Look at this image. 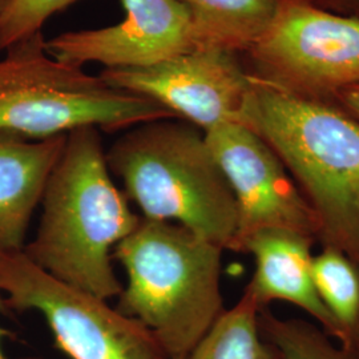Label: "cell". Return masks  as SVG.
<instances>
[{
  "label": "cell",
  "mask_w": 359,
  "mask_h": 359,
  "mask_svg": "<svg viewBox=\"0 0 359 359\" xmlns=\"http://www.w3.org/2000/svg\"><path fill=\"white\" fill-rule=\"evenodd\" d=\"M206 144L231 187L237 205L233 252L257 231H293L318 241V224L287 169L252 129L226 123L209 129Z\"/></svg>",
  "instance_id": "ba28073f"
},
{
  "label": "cell",
  "mask_w": 359,
  "mask_h": 359,
  "mask_svg": "<svg viewBox=\"0 0 359 359\" xmlns=\"http://www.w3.org/2000/svg\"><path fill=\"white\" fill-rule=\"evenodd\" d=\"M314 6L329 13L359 18V0H310Z\"/></svg>",
  "instance_id": "ac0fdd59"
},
{
  "label": "cell",
  "mask_w": 359,
  "mask_h": 359,
  "mask_svg": "<svg viewBox=\"0 0 359 359\" xmlns=\"http://www.w3.org/2000/svg\"><path fill=\"white\" fill-rule=\"evenodd\" d=\"M192 19L196 48L245 55L269 28L277 0H180Z\"/></svg>",
  "instance_id": "4fadbf2b"
},
{
  "label": "cell",
  "mask_w": 359,
  "mask_h": 359,
  "mask_svg": "<svg viewBox=\"0 0 359 359\" xmlns=\"http://www.w3.org/2000/svg\"><path fill=\"white\" fill-rule=\"evenodd\" d=\"M4 3H6V0H0V13H1V10H3V7H4Z\"/></svg>",
  "instance_id": "44dd1931"
},
{
  "label": "cell",
  "mask_w": 359,
  "mask_h": 359,
  "mask_svg": "<svg viewBox=\"0 0 359 359\" xmlns=\"http://www.w3.org/2000/svg\"><path fill=\"white\" fill-rule=\"evenodd\" d=\"M241 124L294 180L317 219L318 243L359 265V118L338 103L295 97L253 79Z\"/></svg>",
  "instance_id": "7a4b0ae2"
},
{
  "label": "cell",
  "mask_w": 359,
  "mask_h": 359,
  "mask_svg": "<svg viewBox=\"0 0 359 359\" xmlns=\"http://www.w3.org/2000/svg\"><path fill=\"white\" fill-rule=\"evenodd\" d=\"M126 16L114 26L69 31L46 40V52L65 65L104 69L145 68L196 48L192 19L180 0H121Z\"/></svg>",
  "instance_id": "30bf717a"
},
{
  "label": "cell",
  "mask_w": 359,
  "mask_h": 359,
  "mask_svg": "<svg viewBox=\"0 0 359 359\" xmlns=\"http://www.w3.org/2000/svg\"><path fill=\"white\" fill-rule=\"evenodd\" d=\"M335 103L339 104L348 114L359 118V86L350 87L342 90L338 96Z\"/></svg>",
  "instance_id": "d6986e66"
},
{
  "label": "cell",
  "mask_w": 359,
  "mask_h": 359,
  "mask_svg": "<svg viewBox=\"0 0 359 359\" xmlns=\"http://www.w3.org/2000/svg\"><path fill=\"white\" fill-rule=\"evenodd\" d=\"M259 329L283 359H359L358 350L335 345L321 327L310 322L283 320L262 310Z\"/></svg>",
  "instance_id": "2e32d148"
},
{
  "label": "cell",
  "mask_w": 359,
  "mask_h": 359,
  "mask_svg": "<svg viewBox=\"0 0 359 359\" xmlns=\"http://www.w3.org/2000/svg\"><path fill=\"white\" fill-rule=\"evenodd\" d=\"M10 309L7 306V302H6V297H3L1 294V290H0V313H7ZM3 337H13V333L11 332H8V330H6V329H3V327H0V359H8L7 358V355L4 354V351H3V348H1V338ZM22 359H43L39 358V357H28V358H22Z\"/></svg>",
  "instance_id": "ffe728a7"
},
{
  "label": "cell",
  "mask_w": 359,
  "mask_h": 359,
  "mask_svg": "<svg viewBox=\"0 0 359 359\" xmlns=\"http://www.w3.org/2000/svg\"><path fill=\"white\" fill-rule=\"evenodd\" d=\"M107 164L142 217L176 222L222 250H233L237 205L201 129L164 118L127 129Z\"/></svg>",
  "instance_id": "277c9868"
},
{
  "label": "cell",
  "mask_w": 359,
  "mask_h": 359,
  "mask_svg": "<svg viewBox=\"0 0 359 359\" xmlns=\"http://www.w3.org/2000/svg\"><path fill=\"white\" fill-rule=\"evenodd\" d=\"M314 244L313 240L293 231L268 229L252 234L238 250L252 255L256 261L253 278L246 289L256 298L261 310L277 301L302 309L339 344V327L323 305L313 281L311 246Z\"/></svg>",
  "instance_id": "8fae6325"
},
{
  "label": "cell",
  "mask_w": 359,
  "mask_h": 359,
  "mask_svg": "<svg viewBox=\"0 0 359 359\" xmlns=\"http://www.w3.org/2000/svg\"><path fill=\"white\" fill-rule=\"evenodd\" d=\"M262 310L245 289L238 302L225 310L187 359H280L259 329Z\"/></svg>",
  "instance_id": "5bb4252c"
},
{
  "label": "cell",
  "mask_w": 359,
  "mask_h": 359,
  "mask_svg": "<svg viewBox=\"0 0 359 359\" xmlns=\"http://www.w3.org/2000/svg\"><path fill=\"white\" fill-rule=\"evenodd\" d=\"M79 0H6L0 13V50L41 32L44 23Z\"/></svg>",
  "instance_id": "e0dca14e"
},
{
  "label": "cell",
  "mask_w": 359,
  "mask_h": 359,
  "mask_svg": "<svg viewBox=\"0 0 359 359\" xmlns=\"http://www.w3.org/2000/svg\"><path fill=\"white\" fill-rule=\"evenodd\" d=\"M41 204L36 237L23 253L59 281L104 301L121 294L112 250L142 217L112 181L100 129L81 127L67 133Z\"/></svg>",
  "instance_id": "6da1fadb"
},
{
  "label": "cell",
  "mask_w": 359,
  "mask_h": 359,
  "mask_svg": "<svg viewBox=\"0 0 359 359\" xmlns=\"http://www.w3.org/2000/svg\"><path fill=\"white\" fill-rule=\"evenodd\" d=\"M65 135L28 140L0 132V250H23L27 231L41 203Z\"/></svg>",
  "instance_id": "7c38bea8"
},
{
  "label": "cell",
  "mask_w": 359,
  "mask_h": 359,
  "mask_svg": "<svg viewBox=\"0 0 359 359\" xmlns=\"http://www.w3.org/2000/svg\"><path fill=\"white\" fill-rule=\"evenodd\" d=\"M188 357H181V358H172V359H187Z\"/></svg>",
  "instance_id": "7402d4cb"
},
{
  "label": "cell",
  "mask_w": 359,
  "mask_h": 359,
  "mask_svg": "<svg viewBox=\"0 0 359 359\" xmlns=\"http://www.w3.org/2000/svg\"><path fill=\"white\" fill-rule=\"evenodd\" d=\"M109 86L148 97L204 133L240 123L253 79L240 55L218 48H194L145 68L103 69Z\"/></svg>",
  "instance_id": "9c48e42d"
},
{
  "label": "cell",
  "mask_w": 359,
  "mask_h": 359,
  "mask_svg": "<svg viewBox=\"0 0 359 359\" xmlns=\"http://www.w3.org/2000/svg\"><path fill=\"white\" fill-rule=\"evenodd\" d=\"M280 359H283V358H281V355H280Z\"/></svg>",
  "instance_id": "603a6c76"
},
{
  "label": "cell",
  "mask_w": 359,
  "mask_h": 359,
  "mask_svg": "<svg viewBox=\"0 0 359 359\" xmlns=\"http://www.w3.org/2000/svg\"><path fill=\"white\" fill-rule=\"evenodd\" d=\"M313 281L337 322L339 345L359 351V265L344 252L322 246L311 261Z\"/></svg>",
  "instance_id": "9a60e30c"
},
{
  "label": "cell",
  "mask_w": 359,
  "mask_h": 359,
  "mask_svg": "<svg viewBox=\"0 0 359 359\" xmlns=\"http://www.w3.org/2000/svg\"><path fill=\"white\" fill-rule=\"evenodd\" d=\"M44 43L39 32L8 47L0 60V132L43 140L81 127L116 132L176 118L148 97L55 60Z\"/></svg>",
  "instance_id": "5b68a950"
},
{
  "label": "cell",
  "mask_w": 359,
  "mask_h": 359,
  "mask_svg": "<svg viewBox=\"0 0 359 359\" xmlns=\"http://www.w3.org/2000/svg\"><path fill=\"white\" fill-rule=\"evenodd\" d=\"M0 290L10 310L39 311L71 359H169L140 322L59 281L23 250H0Z\"/></svg>",
  "instance_id": "52a82bcc"
},
{
  "label": "cell",
  "mask_w": 359,
  "mask_h": 359,
  "mask_svg": "<svg viewBox=\"0 0 359 359\" xmlns=\"http://www.w3.org/2000/svg\"><path fill=\"white\" fill-rule=\"evenodd\" d=\"M245 56L258 83L335 103L342 90L359 86V18L329 13L310 0H277L269 28Z\"/></svg>",
  "instance_id": "8992f818"
},
{
  "label": "cell",
  "mask_w": 359,
  "mask_h": 359,
  "mask_svg": "<svg viewBox=\"0 0 359 359\" xmlns=\"http://www.w3.org/2000/svg\"><path fill=\"white\" fill-rule=\"evenodd\" d=\"M222 252L176 222L142 217L114 250L128 276L116 309L144 325L168 358L188 357L225 311Z\"/></svg>",
  "instance_id": "3957f363"
}]
</instances>
